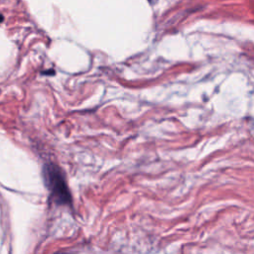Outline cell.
I'll return each mask as SVG.
<instances>
[{
  "instance_id": "1",
  "label": "cell",
  "mask_w": 254,
  "mask_h": 254,
  "mask_svg": "<svg viewBox=\"0 0 254 254\" xmlns=\"http://www.w3.org/2000/svg\"><path fill=\"white\" fill-rule=\"evenodd\" d=\"M43 175L54 203L60 206H72V196L61 169L54 164H46Z\"/></svg>"
},
{
  "instance_id": "2",
  "label": "cell",
  "mask_w": 254,
  "mask_h": 254,
  "mask_svg": "<svg viewBox=\"0 0 254 254\" xmlns=\"http://www.w3.org/2000/svg\"><path fill=\"white\" fill-rule=\"evenodd\" d=\"M56 254H69V253H64V252H59V253H56Z\"/></svg>"
},
{
  "instance_id": "3",
  "label": "cell",
  "mask_w": 254,
  "mask_h": 254,
  "mask_svg": "<svg viewBox=\"0 0 254 254\" xmlns=\"http://www.w3.org/2000/svg\"><path fill=\"white\" fill-rule=\"evenodd\" d=\"M149 1H150V3H153V2L155 1V0H149Z\"/></svg>"
}]
</instances>
